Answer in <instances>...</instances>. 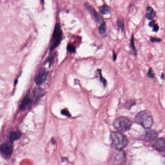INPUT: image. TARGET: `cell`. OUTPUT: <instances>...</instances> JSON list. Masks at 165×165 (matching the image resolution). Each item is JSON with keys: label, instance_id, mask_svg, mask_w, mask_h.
Here are the masks:
<instances>
[{"label": "cell", "instance_id": "cell-1", "mask_svg": "<svg viewBox=\"0 0 165 165\" xmlns=\"http://www.w3.org/2000/svg\"><path fill=\"white\" fill-rule=\"evenodd\" d=\"M110 137L113 149L123 150L129 143L127 138L121 132L118 131L112 132Z\"/></svg>", "mask_w": 165, "mask_h": 165}, {"label": "cell", "instance_id": "cell-2", "mask_svg": "<svg viewBox=\"0 0 165 165\" xmlns=\"http://www.w3.org/2000/svg\"><path fill=\"white\" fill-rule=\"evenodd\" d=\"M135 122L145 129H149L154 123L151 113L148 110H143L138 113L135 118Z\"/></svg>", "mask_w": 165, "mask_h": 165}, {"label": "cell", "instance_id": "cell-3", "mask_svg": "<svg viewBox=\"0 0 165 165\" xmlns=\"http://www.w3.org/2000/svg\"><path fill=\"white\" fill-rule=\"evenodd\" d=\"M110 161L113 165H125L127 161L126 154L123 150L113 149L110 155Z\"/></svg>", "mask_w": 165, "mask_h": 165}, {"label": "cell", "instance_id": "cell-4", "mask_svg": "<svg viewBox=\"0 0 165 165\" xmlns=\"http://www.w3.org/2000/svg\"><path fill=\"white\" fill-rule=\"evenodd\" d=\"M132 126V122L126 117H120L113 122V126L118 132H124L129 130Z\"/></svg>", "mask_w": 165, "mask_h": 165}, {"label": "cell", "instance_id": "cell-5", "mask_svg": "<svg viewBox=\"0 0 165 165\" xmlns=\"http://www.w3.org/2000/svg\"><path fill=\"white\" fill-rule=\"evenodd\" d=\"M62 31L60 23L56 24L52 35L51 42L50 52H52L56 49L61 42L62 38Z\"/></svg>", "mask_w": 165, "mask_h": 165}, {"label": "cell", "instance_id": "cell-6", "mask_svg": "<svg viewBox=\"0 0 165 165\" xmlns=\"http://www.w3.org/2000/svg\"><path fill=\"white\" fill-rule=\"evenodd\" d=\"M85 7L86 8L87 11L89 12L90 14L91 15V17H92L95 21L97 23L101 24L102 22H103V19L102 17L99 15V13L96 11L93 6L92 5H90L88 2H85Z\"/></svg>", "mask_w": 165, "mask_h": 165}, {"label": "cell", "instance_id": "cell-7", "mask_svg": "<svg viewBox=\"0 0 165 165\" xmlns=\"http://www.w3.org/2000/svg\"><path fill=\"white\" fill-rule=\"evenodd\" d=\"M13 151L12 143L10 142H5L0 146L1 154L5 158H9L12 154Z\"/></svg>", "mask_w": 165, "mask_h": 165}, {"label": "cell", "instance_id": "cell-8", "mask_svg": "<svg viewBox=\"0 0 165 165\" xmlns=\"http://www.w3.org/2000/svg\"><path fill=\"white\" fill-rule=\"evenodd\" d=\"M48 74V72L47 70L45 68H42L35 79V82L36 84L41 85L44 84L47 79Z\"/></svg>", "mask_w": 165, "mask_h": 165}, {"label": "cell", "instance_id": "cell-9", "mask_svg": "<svg viewBox=\"0 0 165 165\" xmlns=\"http://www.w3.org/2000/svg\"><path fill=\"white\" fill-rule=\"evenodd\" d=\"M154 148L160 152H165V138H160L154 141Z\"/></svg>", "mask_w": 165, "mask_h": 165}, {"label": "cell", "instance_id": "cell-10", "mask_svg": "<svg viewBox=\"0 0 165 165\" xmlns=\"http://www.w3.org/2000/svg\"><path fill=\"white\" fill-rule=\"evenodd\" d=\"M158 134L156 131L154 130H149L146 132L145 138L148 142L155 141L157 138Z\"/></svg>", "mask_w": 165, "mask_h": 165}, {"label": "cell", "instance_id": "cell-11", "mask_svg": "<svg viewBox=\"0 0 165 165\" xmlns=\"http://www.w3.org/2000/svg\"><path fill=\"white\" fill-rule=\"evenodd\" d=\"M32 101L28 96L24 98L21 103L19 109L21 110H25L28 109L32 104Z\"/></svg>", "mask_w": 165, "mask_h": 165}, {"label": "cell", "instance_id": "cell-12", "mask_svg": "<svg viewBox=\"0 0 165 165\" xmlns=\"http://www.w3.org/2000/svg\"><path fill=\"white\" fill-rule=\"evenodd\" d=\"M44 94V92L41 89L39 88H35L32 93V98L34 100H39Z\"/></svg>", "mask_w": 165, "mask_h": 165}, {"label": "cell", "instance_id": "cell-13", "mask_svg": "<svg viewBox=\"0 0 165 165\" xmlns=\"http://www.w3.org/2000/svg\"><path fill=\"white\" fill-rule=\"evenodd\" d=\"M99 33L101 36L103 38H105L107 35V26L105 22L103 21L100 24L99 27Z\"/></svg>", "mask_w": 165, "mask_h": 165}, {"label": "cell", "instance_id": "cell-14", "mask_svg": "<svg viewBox=\"0 0 165 165\" xmlns=\"http://www.w3.org/2000/svg\"><path fill=\"white\" fill-rule=\"evenodd\" d=\"M156 16V13L152 7L148 6L146 9V17L148 19H152Z\"/></svg>", "mask_w": 165, "mask_h": 165}, {"label": "cell", "instance_id": "cell-15", "mask_svg": "<svg viewBox=\"0 0 165 165\" xmlns=\"http://www.w3.org/2000/svg\"><path fill=\"white\" fill-rule=\"evenodd\" d=\"M21 136V133L19 131H14L11 132L9 135L10 142L12 143L15 140H17V139L20 138Z\"/></svg>", "mask_w": 165, "mask_h": 165}, {"label": "cell", "instance_id": "cell-16", "mask_svg": "<svg viewBox=\"0 0 165 165\" xmlns=\"http://www.w3.org/2000/svg\"><path fill=\"white\" fill-rule=\"evenodd\" d=\"M99 9L100 12L103 15H106L111 13V9L109 6L106 4L101 5L99 7Z\"/></svg>", "mask_w": 165, "mask_h": 165}, {"label": "cell", "instance_id": "cell-17", "mask_svg": "<svg viewBox=\"0 0 165 165\" xmlns=\"http://www.w3.org/2000/svg\"><path fill=\"white\" fill-rule=\"evenodd\" d=\"M117 25L118 26V28L120 29L122 31H125V24L124 22L123 21V19H118L117 21Z\"/></svg>", "mask_w": 165, "mask_h": 165}, {"label": "cell", "instance_id": "cell-18", "mask_svg": "<svg viewBox=\"0 0 165 165\" xmlns=\"http://www.w3.org/2000/svg\"><path fill=\"white\" fill-rule=\"evenodd\" d=\"M130 46H131V48L132 49V51H133L134 53L136 55L137 54V50L135 47V43H134V39L133 35H132L131 38V44H130Z\"/></svg>", "mask_w": 165, "mask_h": 165}, {"label": "cell", "instance_id": "cell-19", "mask_svg": "<svg viewBox=\"0 0 165 165\" xmlns=\"http://www.w3.org/2000/svg\"><path fill=\"white\" fill-rule=\"evenodd\" d=\"M97 74H99V79L101 80V81L105 86H106V80L105 79L103 78V77H102V75H101V69H97Z\"/></svg>", "mask_w": 165, "mask_h": 165}, {"label": "cell", "instance_id": "cell-20", "mask_svg": "<svg viewBox=\"0 0 165 165\" xmlns=\"http://www.w3.org/2000/svg\"><path fill=\"white\" fill-rule=\"evenodd\" d=\"M67 49L71 53H74L76 51V47L72 44H68L67 46Z\"/></svg>", "mask_w": 165, "mask_h": 165}, {"label": "cell", "instance_id": "cell-21", "mask_svg": "<svg viewBox=\"0 0 165 165\" xmlns=\"http://www.w3.org/2000/svg\"><path fill=\"white\" fill-rule=\"evenodd\" d=\"M148 77H150V78H151V79H154L155 77L154 76V73L153 72V71H152V69L150 68L149 69V71H148V74H147Z\"/></svg>", "mask_w": 165, "mask_h": 165}, {"label": "cell", "instance_id": "cell-22", "mask_svg": "<svg viewBox=\"0 0 165 165\" xmlns=\"http://www.w3.org/2000/svg\"><path fill=\"white\" fill-rule=\"evenodd\" d=\"M62 114L66 115L67 116H70L69 112L67 110H62Z\"/></svg>", "mask_w": 165, "mask_h": 165}, {"label": "cell", "instance_id": "cell-23", "mask_svg": "<svg viewBox=\"0 0 165 165\" xmlns=\"http://www.w3.org/2000/svg\"><path fill=\"white\" fill-rule=\"evenodd\" d=\"M156 24L155 23V21H154V20L151 21V22H150L149 24V26L150 27H152V28H154L156 26Z\"/></svg>", "mask_w": 165, "mask_h": 165}, {"label": "cell", "instance_id": "cell-24", "mask_svg": "<svg viewBox=\"0 0 165 165\" xmlns=\"http://www.w3.org/2000/svg\"><path fill=\"white\" fill-rule=\"evenodd\" d=\"M151 41L152 42H160L161 39L159 38H151Z\"/></svg>", "mask_w": 165, "mask_h": 165}, {"label": "cell", "instance_id": "cell-25", "mask_svg": "<svg viewBox=\"0 0 165 165\" xmlns=\"http://www.w3.org/2000/svg\"><path fill=\"white\" fill-rule=\"evenodd\" d=\"M113 60L115 61L116 60V59H117V55L115 53L114 51H113Z\"/></svg>", "mask_w": 165, "mask_h": 165}, {"label": "cell", "instance_id": "cell-26", "mask_svg": "<svg viewBox=\"0 0 165 165\" xmlns=\"http://www.w3.org/2000/svg\"><path fill=\"white\" fill-rule=\"evenodd\" d=\"M162 162H163V165H165V154L163 156V158H162Z\"/></svg>", "mask_w": 165, "mask_h": 165}]
</instances>
